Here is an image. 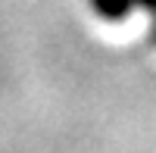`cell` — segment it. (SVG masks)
Returning <instances> with one entry per match:
<instances>
[{"label":"cell","instance_id":"6da1fadb","mask_svg":"<svg viewBox=\"0 0 156 153\" xmlns=\"http://www.w3.org/2000/svg\"><path fill=\"white\" fill-rule=\"evenodd\" d=\"M94 3H97V9L103 12V16H122L131 0H94Z\"/></svg>","mask_w":156,"mask_h":153},{"label":"cell","instance_id":"7a4b0ae2","mask_svg":"<svg viewBox=\"0 0 156 153\" xmlns=\"http://www.w3.org/2000/svg\"><path fill=\"white\" fill-rule=\"evenodd\" d=\"M144 3H147V6H150V9H156V0H144Z\"/></svg>","mask_w":156,"mask_h":153}]
</instances>
